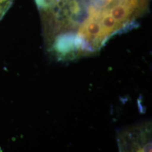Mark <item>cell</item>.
Masks as SVG:
<instances>
[{"mask_svg":"<svg viewBox=\"0 0 152 152\" xmlns=\"http://www.w3.org/2000/svg\"><path fill=\"white\" fill-rule=\"evenodd\" d=\"M0 151H1V148H0Z\"/></svg>","mask_w":152,"mask_h":152,"instance_id":"3957f363","label":"cell"},{"mask_svg":"<svg viewBox=\"0 0 152 152\" xmlns=\"http://www.w3.org/2000/svg\"><path fill=\"white\" fill-rule=\"evenodd\" d=\"M14 0H0V21L9 10Z\"/></svg>","mask_w":152,"mask_h":152,"instance_id":"7a4b0ae2","label":"cell"},{"mask_svg":"<svg viewBox=\"0 0 152 152\" xmlns=\"http://www.w3.org/2000/svg\"><path fill=\"white\" fill-rule=\"evenodd\" d=\"M117 140L121 151H151V124L144 123L122 130Z\"/></svg>","mask_w":152,"mask_h":152,"instance_id":"6da1fadb","label":"cell"}]
</instances>
